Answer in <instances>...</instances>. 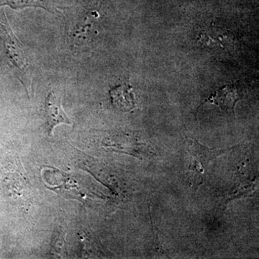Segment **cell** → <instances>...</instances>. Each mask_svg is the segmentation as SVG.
I'll use <instances>...</instances> for the list:
<instances>
[{"label": "cell", "mask_w": 259, "mask_h": 259, "mask_svg": "<svg viewBox=\"0 0 259 259\" xmlns=\"http://www.w3.org/2000/svg\"><path fill=\"white\" fill-rule=\"evenodd\" d=\"M45 113L51 134L56 125L62 123L71 124V120L63 110L61 97L54 92L49 94L46 102Z\"/></svg>", "instance_id": "obj_1"}, {"label": "cell", "mask_w": 259, "mask_h": 259, "mask_svg": "<svg viewBox=\"0 0 259 259\" xmlns=\"http://www.w3.org/2000/svg\"><path fill=\"white\" fill-rule=\"evenodd\" d=\"M112 104L116 108L127 112L135 107L134 88L128 83H122L110 92Z\"/></svg>", "instance_id": "obj_2"}, {"label": "cell", "mask_w": 259, "mask_h": 259, "mask_svg": "<svg viewBox=\"0 0 259 259\" xmlns=\"http://www.w3.org/2000/svg\"><path fill=\"white\" fill-rule=\"evenodd\" d=\"M11 3L15 7L19 8L25 7H40L44 9L54 11L55 6L53 0H11Z\"/></svg>", "instance_id": "obj_3"}]
</instances>
